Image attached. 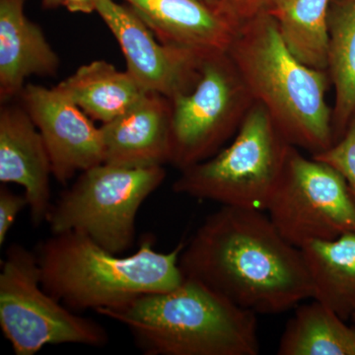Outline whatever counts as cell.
<instances>
[{"instance_id": "7", "label": "cell", "mask_w": 355, "mask_h": 355, "mask_svg": "<svg viewBox=\"0 0 355 355\" xmlns=\"http://www.w3.org/2000/svg\"><path fill=\"white\" fill-rule=\"evenodd\" d=\"M0 327L16 355H35L46 345L101 347L109 343L102 324L44 291L36 253L19 244L11 245L1 261Z\"/></svg>"}, {"instance_id": "17", "label": "cell", "mask_w": 355, "mask_h": 355, "mask_svg": "<svg viewBox=\"0 0 355 355\" xmlns=\"http://www.w3.org/2000/svg\"><path fill=\"white\" fill-rule=\"evenodd\" d=\"M313 286V299L347 321L355 311V230L299 248Z\"/></svg>"}, {"instance_id": "22", "label": "cell", "mask_w": 355, "mask_h": 355, "mask_svg": "<svg viewBox=\"0 0 355 355\" xmlns=\"http://www.w3.org/2000/svg\"><path fill=\"white\" fill-rule=\"evenodd\" d=\"M277 0H221L219 11L237 29L261 14L270 12Z\"/></svg>"}, {"instance_id": "18", "label": "cell", "mask_w": 355, "mask_h": 355, "mask_svg": "<svg viewBox=\"0 0 355 355\" xmlns=\"http://www.w3.org/2000/svg\"><path fill=\"white\" fill-rule=\"evenodd\" d=\"M328 73L335 89L333 130L340 139L355 116V0H331Z\"/></svg>"}, {"instance_id": "26", "label": "cell", "mask_w": 355, "mask_h": 355, "mask_svg": "<svg viewBox=\"0 0 355 355\" xmlns=\"http://www.w3.org/2000/svg\"><path fill=\"white\" fill-rule=\"evenodd\" d=\"M202 1L205 2V3L209 4V6H211L212 7H214V8L218 9L219 10L221 0H202Z\"/></svg>"}, {"instance_id": "1", "label": "cell", "mask_w": 355, "mask_h": 355, "mask_svg": "<svg viewBox=\"0 0 355 355\" xmlns=\"http://www.w3.org/2000/svg\"><path fill=\"white\" fill-rule=\"evenodd\" d=\"M179 265L186 279L254 314H279L313 298L301 250L260 210L222 205L184 245Z\"/></svg>"}, {"instance_id": "25", "label": "cell", "mask_w": 355, "mask_h": 355, "mask_svg": "<svg viewBox=\"0 0 355 355\" xmlns=\"http://www.w3.org/2000/svg\"><path fill=\"white\" fill-rule=\"evenodd\" d=\"M44 9H57L62 6V0H42Z\"/></svg>"}, {"instance_id": "4", "label": "cell", "mask_w": 355, "mask_h": 355, "mask_svg": "<svg viewBox=\"0 0 355 355\" xmlns=\"http://www.w3.org/2000/svg\"><path fill=\"white\" fill-rule=\"evenodd\" d=\"M254 101L272 116L291 146L323 153L335 144L327 70L299 62L287 49L272 14L248 21L228 49Z\"/></svg>"}, {"instance_id": "8", "label": "cell", "mask_w": 355, "mask_h": 355, "mask_svg": "<svg viewBox=\"0 0 355 355\" xmlns=\"http://www.w3.org/2000/svg\"><path fill=\"white\" fill-rule=\"evenodd\" d=\"M170 101V163L180 171L220 151L256 102L228 51L205 55L193 90Z\"/></svg>"}, {"instance_id": "9", "label": "cell", "mask_w": 355, "mask_h": 355, "mask_svg": "<svg viewBox=\"0 0 355 355\" xmlns=\"http://www.w3.org/2000/svg\"><path fill=\"white\" fill-rule=\"evenodd\" d=\"M266 211L282 237L297 248L355 230V202L345 178L295 146Z\"/></svg>"}, {"instance_id": "19", "label": "cell", "mask_w": 355, "mask_h": 355, "mask_svg": "<svg viewBox=\"0 0 355 355\" xmlns=\"http://www.w3.org/2000/svg\"><path fill=\"white\" fill-rule=\"evenodd\" d=\"M315 300L299 306L280 338L279 355H355V324Z\"/></svg>"}, {"instance_id": "10", "label": "cell", "mask_w": 355, "mask_h": 355, "mask_svg": "<svg viewBox=\"0 0 355 355\" xmlns=\"http://www.w3.org/2000/svg\"><path fill=\"white\" fill-rule=\"evenodd\" d=\"M96 12L120 44L127 71L146 92L173 100L193 90L207 55L162 43L130 6L114 0H96Z\"/></svg>"}, {"instance_id": "13", "label": "cell", "mask_w": 355, "mask_h": 355, "mask_svg": "<svg viewBox=\"0 0 355 355\" xmlns=\"http://www.w3.org/2000/svg\"><path fill=\"white\" fill-rule=\"evenodd\" d=\"M171 114L168 98L147 92L127 113L103 123L104 163L130 168L170 163Z\"/></svg>"}, {"instance_id": "24", "label": "cell", "mask_w": 355, "mask_h": 355, "mask_svg": "<svg viewBox=\"0 0 355 355\" xmlns=\"http://www.w3.org/2000/svg\"><path fill=\"white\" fill-rule=\"evenodd\" d=\"M62 6L72 13L90 14L96 11V0H62Z\"/></svg>"}, {"instance_id": "15", "label": "cell", "mask_w": 355, "mask_h": 355, "mask_svg": "<svg viewBox=\"0 0 355 355\" xmlns=\"http://www.w3.org/2000/svg\"><path fill=\"white\" fill-rule=\"evenodd\" d=\"M26 0H0V100L19 96L32 76H55L60 58L43 31L25 15Z\"/></svg>"}, {"instance_id": "14", "label": "cell", "mask_w": 355, "mask_h": 355, "mask_svg": "<svg viewBox=\"0 0 355 355\" xmlns=\"http://www.w3.org/2000/svg\"><path fill=\"white\" fill-rule=\"evenodd\" d=\"M159 41L209 55L228 51L237 28L202 0H125Z\"/></svg>"}, {"instance_id": "11", "label": "cell", "mask_w": 355, "mask_h": 355, "mask_svg": "<svg viewBox=\"0 0 355 355\" xmlns=\"http://www.w3.org/2000/svg\"><path fill=\"white\" fill-rule=\"evenodd\" d=\"M19 96L41 132L58 183L104 163L101 128L64 93L27 84Z\"/></svg>"}, {"instance_id": "16", "label": "cell", "mask_w": 355, "mask_h": 355, "mask_svg": "<svg viewBox=\"0 0 355 355\" xmlns=\"http://www.w3.org/2000/svg\"><path fill=\"white\" fill-rule=\"evenodd\" d=\"M55 88L102 123L127 113L147 93L128 71L105 60L83 65Z\"/></svg>"}, {"instance_id": "3", "label": "cell", "mask_w": 355, "mask_h": 355, "mask_svg": "<svg viewBox=\"0 0 355 355\" xmlns=\"http://www.w3.org/2000/svg\"><path fill=\"white\" fill-rule=\"evenodd\" d=\"M144 238L128 257L113 254L78 232L51 234L37 249L44 291L70 310L111 309L144 294L183 284L180 254L184 243L160 253Z\"/></svg>"}, {"instance_id": "20", "label": "cell", "mask_w": 355, "mask_h": 355, "mask_svg": "<svg viewBox=\"0 0 355 355\" xmlns=\"http://www.w3.org/2000/svg\"><path fill=\"white\" fill-rule=\"evenodd\" d=\"M330 3L331 0H277L268 12L292 55L312 69H328Z\"/></svg>"}, {"instance_id": "23", "label": "cell", "mask_w": 355, "mask_h": 355, "mask_svg": "<svg viewBox=\"0 0 355 355\" xmlns=\"http://www.w3.org/2000/svg\"><path fill=\"white\" fill-rule=\"evenodd\" d=\"M27 198L16 195L2 184L0 188V245L6 241L9 230L12 227L18 214L27 207Z\"/></svg>"}, {"instance_id": "12", "label": "cell", "mask_w": 355, "mask_h": 355, "mask_svg": "<svg viewBox=\"0 0 355 355\" xmlns=\"http://www.w3.org/2000/svg\"><path fill=\"white\" fill-rule=\"evenodd\" d=\"M51 165L41 132L24 107L2 104L0 111V182L24 188L33 224L48 219L51 207Z\"/></svg>"}, {"instance_id": "21", "label": "cell", "mask_w": 355, "mask_h": 355, "mask_svg": "<svg viewBox=\"0 0 355 355\" xmlns=\"http://www.w3.org/2000/svg\"><path fill=\"white\" fill-rule=\"evenodd\" d=\"M312 157L328 163L343 175L355 202V116L340 139Z\"/></svg>"}, {"instance_id": "2", "label": "cell", "mask_w": 355, "mask_h": 355, "mask_svg": "<svg viewBox=\"0 0 355 355\" xmlns=\"http://www.w3.org/2000/svg\"><path fill=\"white\" fill-rule=\"evenodd\" d=\"M127 327L146 355H257V314L197 280L97 311Z\"/></svg>"}, {"instance_id": "5", "label": "cell", "mask_w": 355, "mask_h": 355, "mask_svg": "<svg viewBox=\"0 0 355 355\" xmlns=\"http://www.w3.org/2000/svg\"><path fill=\"white\" fill-rule=\"evenodd\" d=\"M292 146L265 107L254 102L232 144L182 170L173 191L221 205L266 211Z\"/></svg>"}, {"instance_id": "6", "label": "cell", "mask_w": 355, "mask_h": 355, "mask_svg": "<svg viewBox=\"0 0 355 355\" xmlns=\"http://www.w3.org/2000/svg\"><path fill=\"white\" fill-rule=\"evenodd\" d=\"M165 178L163 166L89 168L51 205L46 219L51 234L81 233L111 253H125L135 243L140 207Z\"/></svg>"}, {"instance_id": "27", "label": "cell", "mask_w": 355, "mask_h": 355, "mask_svg": "<svg viewBox=\"0 0 355 355\" xmlns=\"http://www.w3.org/2000/svg\"><path fill=\"white\" fill-rule=\"evenodd\" d=\"M350 320H352V322H354V324H355V311L354 313H352V317H350Z\"/></svg>"}]
</instances>
